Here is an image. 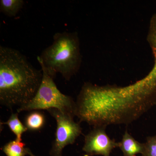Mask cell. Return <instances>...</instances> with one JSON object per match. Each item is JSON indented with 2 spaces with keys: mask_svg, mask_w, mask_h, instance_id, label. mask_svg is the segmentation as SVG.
I'll use <instances>...</instances> for the list:
<instances>
[{
  "mask_svg": "<svg viewBox=\"0 0 156 156\" xmlns=\"http://www.w3.org/2000/svg\"><path fill=\"white\" fill-rule=\"evenodd\" d=\"M143 156H156V135L147 137L144 143Z\"/></svg>",
  "mask_w": 156,
  "mask_h": 156,
  "instance_id": "12",
  "label": "cell"
},
{
  "mask_svg": "<svg viewBox=\"0 0 156 156\" xmlns=\"http://www.w3.org/2000/svg\"><path fill=\"white\" fill-rule=\"evenodd\" d=\"M18 113H12L7 122L2 123L6 125L16 136V140L22 141V136L28 130L25 125L23 124L18 118Z\"/></svg>",
  "mask_w": 156,
  "mask_h": 156,
  "instance_id": "8",
  "label": "cell"
},
{
  "mask_svg": "<svg viewBox=\"0 0 156 156\" xmlns=\"http://www.w3.org/2000/svg\"><path fill=\"white\" fill-rule=\"evenodd\" d=\"M23 0H1L0 11L9 17H15L24 5Z\"/></svg>",
  "mask_w": 156,
  "mask_h": 156,
  "instance_id": "9",
  "label": "cell"
},
{
  "mask_svg": "<svg viewBox=\"0 0 156 156\" xmlns=\"http://www.w3.org/2000/svg\"><path fill=\"white\" fill-rule=\"evenodd\" d=\"M118 147L122 152L124 156H136L137 154H142L144 143L138 142L126 131L122 140L119 142Z\"/></svg>",
  "mask_w": 156,
  "mask_h": 156,
  "instance_id": "7",
  "label": "cell"
},
{
  "mask_svg": "<svg viewBox=\"0 0 156 156\" xmlns=\"http://www.w3.org/2000/svg\"><path fill=\"white\" fill-rule=\"evenodd\" d=\"M45 122V117L42 113L33 112L27 115L26 118L25 126L30 131H38L43 128Z\"/></svg>",
  "mask_w": 156,
  "mask_h": 156,
  "instance_id": "11",
  "label": "cell"
},
{
  "mask_svg": "<svg viewBox=\"0 0 156 156\" xmlns=\"http://www.w3.org/2000/svg\"><path fill=\"white\" fill-rule=\"evenodd\" d=\"M105 126H98L85 136L83 151L89 156H110L114 149L119 147V142L111 139L107 134Z\"/></svg>",
  "mask_w": 156,
  "mask_h": 156,
  "instance_id": "5",
  "label": "cell"
},
{
  "mask_svg": "<svg viewBox=\"0 0 156 156\" xmlns=\"http://www.w3.org/2000/svg\"><path fill=\"white\" fill-rule=\"evenodd\" d=\"M39 64L52 77L57 73L69 81L80 68L82 57L77 33H56L52 44L37 57Z\"/></svg>",
  "mask_w": 156,
  "mask_h": 156,
  "instance_id": "2",
  "label": "cell"
},
{
  "mask_svg": "<svg viewBox=\"0 0 156 156\" xmlns=\"http://www.w3.org/2000/svg\"><path fill=\"white\" fill-rule=\"evenodd\" d=\"M27 154L30 156H37L35 155L31 151L30 149L29 148L27 147Z\"/></svg>",
  "mask_w": 156,
  "mask_h": 156,
  "instance_id": "13",
  "label": "cell"
},
{
  "mask_svg": "<svg viewBox=\"0 0 156 156\" xmlns=\"http://www.w3.org/2000/svg\"><path fill=\"white\" fill-rule=\"evenodd\" d=\"M147 41L153 54L154 64L150 72L143 80L151 93L156 97V13L151 19Z\"/></svg>",
  "mask_w": 156,
  "mask_h": 156,
  "instance_id": "6",
  "label": "cell"
},
{
  "mask_svg": "<svg viewBox=\"0 0 156 156\" xmlns=\"http://www.w3.org/2000/svg\"><path fill=\"white\" fill-rule=\"evenodd\" d=\"M42 69L34 67L19 51L0 46V103L8 108L27 104L41 83Z\"/></svg>",
  "mask_w": 156,
  "mask_h": 156,
  "instance_id": "1",
  "label": "cell"
},
{
  "mask_svg": "<svg viewBox=\"0 0 156 156\" xmlns=\"http://www.w3.org/2000/svg\"><path fill=\"white\" fill-rule=\"evenodd\" d=\"M42 70L43 79L36 94L27 104L17 108V112L55 108L76 116V101L72 97L62 93L55 84L54 78Z\"/></svg>",
  "mask_w": 156,
  "mask_h": 156,
  "instance_id": "3",
  "label": "cell"
},
{
  "mask_svg": "<svg viewBox=\"0 0 156 156\" xmlns=\"http://www.w3.org/2000/svg\"></svg>",
  "mask_w": 156,
  "mask_h": 156,
  "instance_id": "14",
  "label": "cell"
},
{
  "mask_svg": "<svg viewBox=\"0 0 156 156\" xmlns=\"http://www.w3.org/2000/svg\"><path fill=\"white\" fill-rule=\"evenodd\" d=\"M55 119L56 128L55 138L50 151V156H62L64 148L73 144L82 133L79 123L74 120V116L58 110L57 109L48 110Z\"/></svg>",
  "mask_w": 156,
  "mask_h": 156,
  "instance_id": "4",
  "label": "cell"
},
{
  "mask_svg": "<svg viewBox=\"0 0 156 156\" xmlns=\"http://www.w3.org/2000/svg\"><path fill=\"white\" fill-rule=\"evenodd\" d=\"M25 144L17 140L6 144L2 150L7 156H25L27 154Z\"/></svg>",
  "mask_w": 156,
  "mask_h": 156,
  "instance_id": "10",
  "label": "cell"
}]
</instances>
